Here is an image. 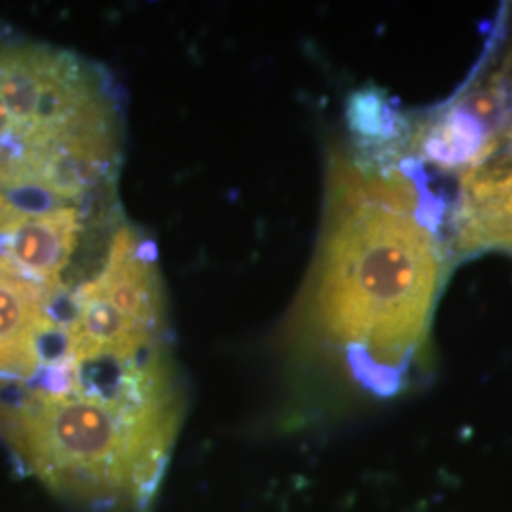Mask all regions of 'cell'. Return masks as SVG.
Here are the masks:
<instances>
[{"label": "cell", "instance_id": "cell-1", "mask_svg": "<svg viewBox=\"0 0 512 512\" xmlns=\"http://www.w3.org/2000/svg\"><path fill=\"white\" fill-rule=\"evenodd\" d=\"M444 274L418 188L348 152L330 160L302 315L349 382L393 397L423 366Z\"/></svg>", "mask_w": 512, "mask_h": 512}, {"label": "cell", "instance_id": "cell-2", "mask_svg": "<svg viewBox=\"0 0 512 512\" xmlns=\"http://www.w3.org/2000/svg\"><path fill=\"white\" fill-rule=\"evenodd\" d=\"M124 145L114 78L69 50L0 37V190L112 194Z\"/></svg>", "mask_w": 512, "mask_h": 512}, {"label": "cell", "instance_id": "cell-3", "mask_svg": "<svg viewBox=\"0 0 512 512\" xmlns=\"http://www.w3.org/2000/svg\"><path fill=\"white\" fill-rule=\"evenodd\" d=\"M512 141V78L495 74L421 131V152L444 169L465 173L490 164ZM463 173V175H465Z\"/></svg>", "mask_w": 512, "mask_h": 512}, {"label": "cell", "instance_id": "cell-4", "mask_svg": "<svg viewBox=\"0 0 512 512\" xmlns=\"http://www.w3.org/2000/svg\"><path fill=\"white\" fill-rule=\"evenodd\" d=\"M456 249L463 255H512V158L463 175L452 215Z\"/></svg>", "mask_w": 512, "mask_h": 512}]
</instances>
